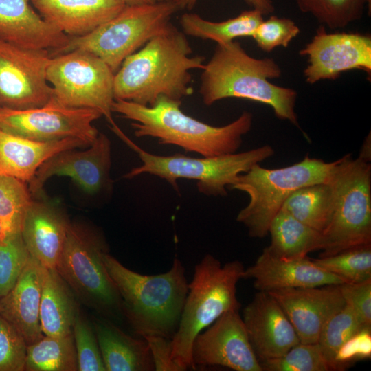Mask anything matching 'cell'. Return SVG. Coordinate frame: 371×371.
<instances>
[{
	"label": "cell",
	"instance_id": "9c48e42d",
	"mask_svg": "<svg viewBox=\"0 0 371 371\" xmlns=\"http://www.w3.org/2000/svg\"><path fill=\"white\" fill-rule=\"evenodd\" d=\"M106 252L100 234L71 223L56 267L75 296L105 319L122 315L121 297L104 265Z\"/></svg>",
	"mask_w": 371,
	"mask_h": 371
},
{
	"label": "cell",
	"instance_id": "3957f363",
	"mask_svg": "<svg viewBox=\"0 0 371 371\" xmlns=\"http://www.w3.org/2000/svg\"><path fill=\"white\" fill-rule=\"evenodd\" d=\"M181 104V100L164 96L150 106L117 100L112 112L133 121L137 137L156 138L159 144L175 145L203 157L236 153L252 126L253 114L249 111H243L228 124L214 126L186 115Z\"/></svg>",
	"mask_w": 371,
	"mask_h": 371
},
{
	"label": "cell",
	"instance_id": "f35d334b",
	"mask_svg": "<svg viewBox=\"0 0 371 371\" xmlns=\"http://www.w3.org/2000/svg\"><path fill=\"white\" fill-rule=\"evenodd\" d=\"M27 346L20 333L0 315V371H25Z\"/></svg>",
	"mask_w": 371,
	"mask_h": 371
},
{
	"label": "cell",
	"instance_id": "d6986e66",
	"mask_svg": "<svg viewBox=\"0 0 371 371\" xmlns=\"http://www.w3.org/2000/svg\"><path fill=\"white\" fill-rule=\"evenodd\" d=\"M243 279H252L260 291L309 288L346 283L341 278L317 266L308 256L282 258L265 247L254 264L244 269Z\"/></svg>",
	"mask_w": 371,
	"mask_h": 371
},
{
	"label": "cell",
	"instance_id": "ba28073f",
	"mask_svg": "<svg viewBox=\"0 0 371 371\" xmlns=\"http://www.w3.org/2000/svg\"><path fill=\"white\" fill-rule=\"evenodd\" d=\"M122 139L137 153L142 162L123 178L132 179L148 173L164 179L177 192L179 179L195 180L199 192L213 196H227L228 187L238 175L275 154L272 146L264 145L242 153L213 157H192L179 153L162 156L145 151L126 135Z\"/></svg>",
	"mask_w": 371,
	"mask_h": 371
},
{
	"label": "cell",
	"instance_id": "30bf717a",
	"mask_svg": "<svg viewBox=\"0 0 371 371\" xmlns=\"http://www.w3.org/2000/svg\"><path fill=\"white\" fill-rule=\"evenodd\" d=\"M179 10L174 1L150 5H126L111 20L68 44L52 56L73 50L91 53L115 74L124 60L161 31Z\"/></svg>",
	"mask_w": 371,
	"mask_h": 371
},
{
	"label": "cell",
	"instance_id": "8992f818",
	"mask_svg": "<svg viewBox=\"0 0 371 371\" xmlns=\"http://www.w3.org/2000/svg\"><path fill=\"white\" fill-rule=\"evenodd\" d=\"M331 214L322 232L319 256L371 244V164L347 154L337 160L328 179Z\"/></svg>",
	"mask_w": 371,
	"mask_h": 371
},
{
	"label": "cell",
	"instance_id": "9a60e30c",
	"mask_svg": "<svg viewBox=\"0 0 371 371\" xmlns=\"http://www.w3.org/2000/svg\"><path fill=\"white\" fill-rule=\"evenodd\" d=\"M111 141L99 133L86 149H68L49 158L27 183L28 188L32 195H41L49 178L65 176L70 177L85 192L95 194L111 187Z\"/></svg>",
	"mask_w": 371,
	"mask_h": 371
},
{
	"label": "cell",
	"instance_id": "7c38bea8",
	"mask_svg": "<svg viewBox=\"0 0 371 371\" xmlns=\"http://www.w3.org/2000/svg\"><path fill=\"white\" fill-rule=\"evenodd\" d=\"M101 116L95 109L64 106L52 96L46 104L38 108L17 110L0 106V127L33 140L73 137L90 146L99 134L93 123Z\"/></svg>",
	"mask_w": 371,
	"mask_h": 371
},
{
	"label": "cell",
	"instance_id": "4dcf8cb0",
	"mask_svg": "<svg viewBox=\"0 0 371 371\" xmlns=\"http://www.w3.org/2000/svg\"><path fill=\"white\" fill-rule=\"evenodd\" d=\"M27 186L16 178L0 175V223L2 237L21 233L25 214L33 201Z\"/></svg>",
	"mask_w": 371,
	"mask_h": 371
},
{
	"label": "cell",
	"instance_id": "8fae6325",
	"mask_svg": "<svg viewBox=\"0 0 371 371\" xmlns=\"http://www.w3.org/2000/svg\"><path fill=\"white\" fill-rule=\"evenodd\" d=\"M114 75L102 59L81 50L52 56L47 69V80L57 102L98 111L116 134L121 130L112 117Z\"/></svg>",
	"mask_w": 371,
	"mask_h": 371
},
{
	"label": "cell",
	"instance_id": "ffe728a7",
	"mask_svg": "<svg viewBox=\"0 0 371 371\" xmlns=\"http://www.w3.org/2000/svg\"><path fill=\"white\" fill-rule=\"evenodd\" d=\"M31 0H0V41L27 49L52 50L53 56L70 36L34 10Z\"/></svg>",
	"mask_w": 371,
	"mask_h": 371
},
{
	"label": "cell",
	"instance_id": "d4e9b609",
	"mask_svg": "<svg viewBox=\"0 0 371 371\" xmlns=\"http://www.w3.org/2000/svg\"><path fill=\"white\" fill-rule=\"evenodd\" d=\"M106 371H153L155 366L148 344L131 337L109 319L93 323Z\"/></svg>",
	"mask_w": 371,
	"mask_h": 371
},
{
	"label": "cell",
	"instance_id": "836d02e7",
	"mask_svg": "<svg viewBox=\"0 0 371 371\" xmlns=\"http://www.w3.org/2000/svg\"><path fill=\"white\" fill-rule=\"evenodd\" d=\"M365 328L352 308L344 306L324 324L317 343L332 370H337L336 356L341 346L354 335Z\"/></svg>",
	"mask_w": 371,
	"mask_h": 371
},
{
	"label": "cell",
	"instance_id": "60d3db41",
	"mask_svg": "<svg viewBox=\"0 0 371 371\" xmlns=\"http://www.w3.org/2000/svg\"><path fill=\"white\" fill-rule=\"evenodd\" d=\"M371 353L370 328H363L350 338L339 350L335 361L337 370L345 368L353 359L367 358Z\"/></svg>",
	"mask_w": 371,
	"mask_h": 371
},
{
	"label": "cell",
	"instance_id": "74e56055",
	"mask_svg": "<svg viewBox=\"0 0 371 371\" xmlns=\"http://www.w3.org/2000/svg\"><path fill=\"white\" fill-rule=\"evenodd\" d=\"M300 30L290 19L271 15L256 28L252 38L258 47L270 52L278 47H287Z\"/></svg>",
	"mask_w": 371,
	"mask_h": 371
},
{
	"label": "cell",
	"instance_id": "f1b7e54d",
	"mask_svg": "<svg viewBox=\"0 0 371 371\" xmlns=\"http://www.w3.org/2000/svg\"><path fill=\"white\" fill-rule=\"evenodd\" d=\"M73 333L64 337L43 335L27 345L25 371H78Z\"/></svg>",
	"mask_w": 371,
	"mask_h": 371
},
{
	"label": "cell",
	"instance_id": "e0dca14e",
	"mask_svg": "<svg viewBox=\"0 0 371 371\" xmlns=\"http://www.w3.org/2000/svg\"><path fill=\"white\" fill-rule=\"evenodd\" d=\"M267 292L280 304L304 344L317 343L326 322L345 304L339 285Z\"/></svg>",
	"mask_w": 371,
	"mask_h": 371
},
{
	"label": "cell",
	"instance_id": "b9f144b4",
	"mask_svg": "<svg viewBox=\"0 0 371 371\" xmlns=\"http://www.w3.org/2000/svg\"><path fill=\"white\" fill-rule=\"evenodd\" d=\"M147 341L156 371H181L172 359V339L162 336H148Z\"/></svg>",
	"mask_w": 371,
	"mask_h": 371
},
{
	"label": "cell",
	"instance_id": "484cf974",
	"mask_svg": "<svg viewBox=\"0 0 371 371\" xmlns=\"http://www.w3.org/2000/svg\"><path fill=\"white\" fill-rule=\"evenodd\" d=\"M79 311L74 293L57 270L43 267L39 311L43 335L64 337L71 334Z\"/></svg>",
	"mask_w": 371,
	"mask_h": 371
},
{
	"label": "cell",
	"instance_id": "5b68a950",
	"mask_svg": "<svg viewBox=\"0 0 371 371\" xmlns=\"http://www.w3.org/2000/svg\"><path fill=\"white\" fill-rule=\"evenodd\" d=\"M244 269L238 260L222 265L209 254L195 265L179 323L172 337V359L181 371L193 369L192 348L195 337L225 313L239 311L236 288Z\"/></svg>",
	"mask_w": 371,
	"mask_h": 371
},
{
	"label": "cell",
	"instance_id": "1f68e13d",
	"mask_svg": "<svg viewBox=\"0 0 371 371\" xmlns=\"http://www.w3.org/2000/svg\"><path fill=\"white\" fill-rule=\"evenodd\" d=\"M299 10L330 29H341L361 19L366 0H296Z\"/></svg>",
	"mask_w": 371,
	"mask_h": 371
},
{
	"label": "cell",
	"instance_id": "7bdbcfd3",
	"mask_svg": "<svg viewBox=\"0 0 371 371\" xmlns=\"http://www.w3.org/2000/svg\"><path fill=\"white\" fill-rule=\"evenodd\" d=\"M197 0H174L179 10L192 9ZM246 3L252 9L259 11L262 15L271 14L275 10V7L271 0H245Z\"/></svg>",
	"mask_w": 371,
	"mask_h": 371
},
{
	"label": "cell",
	"instance_id": "ac0fdd59",
	"mask_svg": "<svg viewBox=\"0 0 371 371\" xmlns=\"http://www.w3.org/2000/svg\"><path fill=\"white\" fill-rule=\"evenodd\" d=\"M242 318L259 362L280 357L300 342L286 313L267 291H258Z\"/></svg>",
	"mask_w": 371,
	"mask_h": 371
},
{
	"label": "cell",
	"instance_id": "ab89813d",
	"mask_svg": "<svg viewBox=\"0 0 371 371\" xmlns=\"http://www.w3.org/2000/svg\"><path fill=\"white\" fill-rule=\"evenodd\" d=\"M346 303L358 316L365 328L371 327V279L357 283H344L339 285Z\"/></svg>",
	"mask_w": 371,
	"mask_h": 371
},
{
	"label": "cell",
	"instance_id": "e575fe53",
	"mask_svg": "<svg viewBox=\"0 0 371 371\" xmlns=\"http://www.w3.org/2000/svg\"><path fill=\"white\" fill-rule=\"evenodd\" d=\"M262 371H330L318 343L300 342L283 355L260 362Z\"/></svg>",
	"mask_w": 371,
	"mask_h": 371
},
{
	"label": "cell",
	"instance_id": "cb8c5ba5",
	"mask_svg": "<svg viewBox=\"0 0 371 371\" xmlns=\"http://www.w3.org/2000/svg\"><path fill=\"white\" fill-rule=\"evenodd\" d=\"M89 146L73 137L48 142L33 140L0 127V175L28 183L40 166L52 156L63 150Z\"/></svg>",
	"mask_w": 371,
	"mask_h": 371
},
{
	"label": "cell",
	"instance_id": "8d00e7d4",
	"mask_svg": "<svg viewBox=\"0 0 371 371\" xmlns=\"http://www.w3.org/2000/svg\"><path fill=\"white\" fill-rule=\"evenodd\" d=\"M72 333L79 371H106L93 324L80 313L75 318Z\"/></svg>",
	"mask_w": 371,
	"mask_h": 371
},
{
	"label": "cell",
	"instance_id": "5bb4252c",
	"mask_svg": "<svg viewBox=\"0 0 371 371\" xmlns=\"http://www.w3.org/2000/svg\"><path fill=\"white\" fill-rule=\"evenodd\" d=\"M307 57L303 74L307 83L335 80L344 72L361 70L371 76V36L348 32L328 33L320 25L312 39L300 51Z\"/></svg>",
	"mask_w": 371,
	"mask_h": 371
},
{
	"label": "cell",
	"instance_id": "f546056e",
	"mask_svg": "<svg viewBox=\"0 0 371 371\" xmlns=\"http://www.w3.org/2000/svg\"><path fill=\"white\" fill-rule=\"evenodd\" d=\"M281 210L310 226L322 232L331 214V188L327 182L314 183L294 191Z\"/></svg>",
	"mask_w": 371,
	"mask_h": 371
},
{
	"label": "cell",
	"instance_id": "ee69618b",
	"mask_svg": "<svg viewBox=\"0 0 371 371\" xmlns=\"http://www.w3.org/2000/svg\"><path fill=\"white\" fill-rule=\"evenodd\" d=\"M365 161L370 162L371 160V137L370 133L366 137L361 146L359 156L358 157Z\"/></svg>",
	"mask_w": 371,
	"mask_h": 371
},
{
	"label": "cell",
	"instance_id": "52a82bcc",
	"mask_svg": "<svg viewBox=\"0 0 371 371\" xmlns=\"http://www.w3.org/2000/svg\"><path fill=\"white\" fill-rule=\"evenodd\" d=\"M336 163L337 160L326 162L306 155L300 161L284 168L269 169L255 164L228 187L246 193L249 198L236 221L247 229L249 236L265 237L287 198L302 187L327 182Z\"/></svg>",
	"mask_w": 371,
	"mask_h": 371
},
{
	"label": "cell",
	"instance_id": "4316f807",
	"mask_svg": "<svg viewBox=\"0 0 371 371\" xmlns=\"http://www.w3.org/2000/svg\"><path fill=\"white\" fill-rule=\"evenodd\" d=\"M268 234L271 236V243L266 248L271 254L280 258H304L310 252L322 248V232L283 210H280L273 218Z\"/></svg>",
	"mask_w": 371,
	"mask_h": 371
},
{
	"label": "cell",
	"instance_id": "603a6c76",
	"mask_svg": "<svg viewBox=\"0 0 371 371\" xmlns=\"http://www.w3.org/2000/svg\"><path fill=\"white\" fill-rule=\"evenodd\" d=\"M39 14L69 36L85 35L126 6L122 0H31Z\"/></svg>",
	"mask_w": 371,
	"mask_h": 371
},
{
	"label": "cell",
	"instance_id": "6da1fadb",
	"mask_svg": "<svg viewBox=\"0 0 371 371\" xmlns=\"http://www.w3.org/2000/svg\"><path fill=\"white\" fill-rule=\"evenodd\" d=\"M192 54L186 34L169 23L115 72V100L150 106L161 96L181 100L192 95L190 71L205 65L204 56Z\"/></svg>",
	"mask_w": 371,
	"mask_h": 371
},
{
	"label": "cell",
	"instance_id": "44dd1931",
	"mask_svg": "<svg viewBox=\"0 0 371 371\" xmlns=\"http://www.w3.org/2000/svg\"><path fill=\"white\" fill-rule=\"evenodd\" d=\"M70 224L57 205L33 199L21 231L30 256L43 267L56 269Z\"/></svg>",
	"mask_w": 371,
	"mask_h": 371
},
{
	"label": "cell",
	"instance_id": "277c9868",
	"mask_svg": "<svg viewBox=\"0 0 371 371\" xmlns=\"http://www.w3.org/2000/svg\"><path fill=\"white\" fill-rule=\"evenodd\" d=\"M103 260L121 297L122 315L135 333L144 338L172 339L188 292L181 261L176 258L166 272L145 275L126 267L109 252Z\"/></svg>",
	"mask_w": 371,
	"mask_h": 371
},
{
	"label": "cell",
	"instance_id": "bcb514c9",
	"mask_svg": "<svg viewBox=\"0 0 371 371\" xmlns=\"http://www.w3.org/2000/svg\"><path fill=\"white\" fill-rule=\"evenodd\" d=\"M367 1V5L368 6V9H369V14H370V12H371V0H366Z\"/></svg>",
	"mask_w": 371,
	"mask_h": 371
},
{
	"label": "cell",
	"instance_id": "4fadbf2b",
	"mask_svg": "<svg viewBox=\"0 0 371 371\" xmlns=\"http://www.w3.org/2000/svg\"><path fill=\"white\" fill-rule=\"evenodd\" d=\"M51 58L48 50L0 41V106L23 110L46 104L53 96L47 80Z\"/></svg>",
	"mask_w": 371,
	"mask_h": 371
},
{
	"label": "cell",
	"instance_id": "2e32d148",
	"mask_svg": "<svg viewBox=\"0 0 371 371\" xmlns=\"http://www.w3.org/2000/svg\"><path fill=\"white\" fill-rule=\"evenodd\" d=\"M192 361L193 370L222 366L236 371H262L239 311L225 313L195 337Z\"/></svg>",
	"mask_w": 371,
	"mask_h": 371
},
{
	"label": "cell",
	"instance_id": "7dc6e473",
	"mask_svg": "<svg viewBox=\"0 0 371 371\" xmlns=\"http://www.w3.org/2000/svg\"><path fill=\"white\" fill-rule=\"evenodd\" d=\"M1 236H2V228H1V225L0 223V238H1Z\"/></svg>",
	"mask_w": 371,
	"mask_h": 371
},
{
	"label": "cell",
	"instance_id": "83f0119b",
	"mask_svg": "<svg viewBox=\"0 0 371 371\" xmlns=\"http://www.w3.org/2000/svg\"><path fill=\"white\" fill-rule=\"evenodd\" d=\"M263 20V15L252 9L221 22L207 21L197 14L185 13L179 22L186 35L224 44L238 37H252Z\"/></svg>",
	"mask_w": 371,
	"mask_h": 371
},
{
	"label": "cell",
	"instance_id": "d6a6232c",
	"mask_svg": "<svg viewBox=\"0 0 371 371\" xmlns=\"http://www.w3.org/2000/svg\"><path fill=\"white\" fill-rule=\"evenodd\" d=\"M312 260L317 266L341 278L346 283L371 279V244Z\"/></svg>",
	"mask_w": 371,
	"mask_h": 371
},
{
	"label": "cell",
	"instance_id": "d590c367",
	"mask_svg": "<svg viewBox=\"0 0 371 371\" xmlns=\"http://www.w3.org/2000/svg\"><path fill=\"white\" fill-rule=\"evenodd\" d=\"M30 256L21 233L0 238V298L15 285Z\"/></svg>",
	"mask_w": 371,
	"mask_h": 371
},
{
	"label": "cell",
	"instance_id": "7402d4cb",
	"mask_svg": "<svg viewBox=\"0 0 371 371\" xmlns=\"http://www.w3.org/2000/svg\"><path fill=\"white\" fill-rule=\"evenodd\" d=\"M43 272V267L30 256L15 285L0 298V315L20 333L27 345L44 335L39 317Z\"/></svg>",
	"mask_w": 371,
	"mask_h": 371
},
{
	"label": "cell",
	"instance_id": "7a4b0ae2",
	"mask_svg": "<svg viewBox=\"0 0 371 371\" xmlns=\"http://www.w3.org/2000/svg\"><path fill=\"white\" fill-rule=\"evenodd\" d=\"M202 70L199 93L205 105L225 98L246 99L269 106L278 119L299 127L295 111L297 91L269 80L282 75L273 58H254L233 41L217 44Z\"/></svg>",
	"mask_w": 371,
	"mask_h": 371
},
{
	"label": "cell",
	"instance_id": "f6af8a7d",
	"mask_svg": "<svg viewBox=\"0 0 371 371\" xmlns=\"http://www.w3.org/2000/svg\"><path fill=\"white\" fill-rule=\"evenodd\" d=\"M126 5H150L167 2L171 0H122Z\"/></svg>",
	"mask_w": 371,
	"mask_h": 371
}]
</instances>
